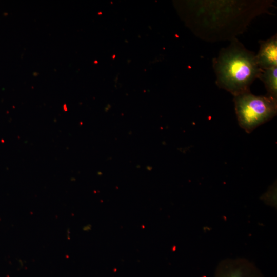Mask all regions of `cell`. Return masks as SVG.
<instances>
[{
  "label": "cell",
  "mask_w": 277,
  "mask_h": 277,
  "mask_svg": "<svg viewBox=\"0 0 277 277\" xmlns=\"http://www.w3.org/2000/svg\"><path fill=\"white\" fill-rule=\"evenodd\" d=\"M216 85L234 96L250 91V86L259 78L262 71L255 54L247 49L237 39L222 49L213 60Z\"/></svg>",
  "instance_id": "obj_1"
},
{
  "label": "cell",
  "mask_w": 277,
  "mask_h": 277,
  "mask_svg": "<svg viewBox=\"0 0 277 277\" xmlns=\"http://www.w3.org/2000/svg\"><path fill=\"white\" fill-rule=\"evenodd\" d=\"M234 102L238 123L248 133L276 115L277 100L266 95L249 91L234 96Z\"/></svg>",
  "instance_id": "obj_2"
},
{
  "label": "cell",
  "mask_w": 277,
  "mask_h": 277,
  "mask_svg": "<svg viewBox=\"0 0 277 277\" xmlns=\"http://www.w3.org/2000/svg\"><path fill=\"white\" fill-rule=\"evenodd\" d=\"M256 61L260 69L266 70L277 67V36L274 35L266 41L260 42Z\"/></svg>",
  "instance_id": "obj_3"
},
{
  "label": "cell",
  "mask_w": 277,
  "mask_h": 277,
  "mask_svg": "<svg viewBox=\"0 0 277 277\" xmlns=\"http://www.w3.org/2000/svg\"><path fill=\"white\" fill-rule=\"evenodd\" d=\"M215 277H261L251 266L244 264H228L221 266Z\"/></svg>",
  "instance_id": "obj_4"
},
{
  "label": "cell",
  "mask_w": 277,
  "mask_h": 277,
  "mask_svg": "<svg viewBox=\"0 0 277 277\" xmlns=\"http://www.w3.org/2000/svg\"><path fill=\"white\" fill-rule=\"evenodd\" d=\"M259 78L265 85L266 95L277 100V67L262 70Z\"/></svg>",
  "instance_id": "obj_5"
}]
</instances>
